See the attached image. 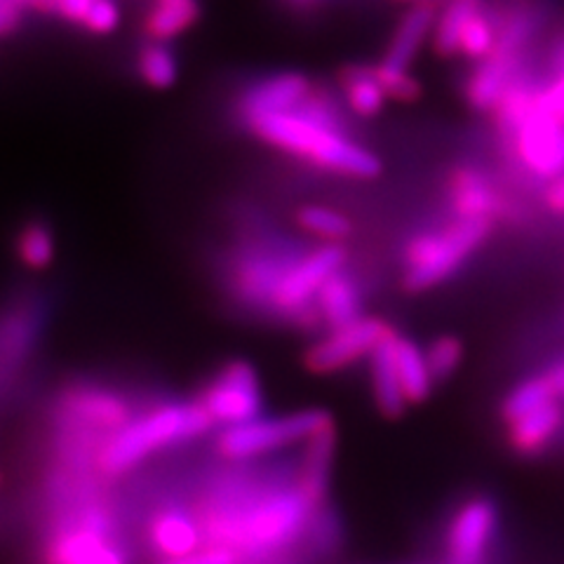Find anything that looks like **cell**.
Returning a JSON list of instances; mask_svg holds the SVG:
<instances>
[{
    "instance_id": "23",
    "label": "cell",
    "mask_w": 564,
    "mask_h": 564,
    "mask_svg": "<svg viewBox=\"0 0 564 564\" xmlns=\"http://www.w3.org/2000/svg\"><path fill=\"white\" fill-rule=\"evenodd\" d=\"M200 20L198 0H176V3H155L151 14L147 17V33L149 39L165 43L176 39L184 31Z\"/></svg>"
},
{
    "instance_id": "8",
    "label": "cell",
    "mask_w": 564,
    "mask_h": 564,
    "mask_svg": "<svg viewBox=\"0 0 564 564\" xmlns=\"http://www.w3.org/2000/svg\"><path fill=\"white\" fill-rule=\"evenodd\" d=\"M346 252L339 245H323L315 250L299 257L292 269L280 280V285L273 292V299L269 308L288 315H302L308 311L311 304H315L317 292L323 290L325 282L344 271Z\"/></svg>"
},
{
    "instance_id": "10",
    "label": "cell",
    "mask_w": 564,
    "mask_h": 564,
    "mask_svg": "<svg viewBox=\"0 0 564 564\" xmlns=\"http://www.w3.org/2000/svg\"><path fill=\"white\" fill-rule=\"evenodd\" d=\"M499 529L497 503L473 497L454 510L445 532L447 564H485Z\"/></svg>"
},
{
    "instance_id": "21",
    "label": "cell",
    "mask_w": 564,
    "mask_h": 564,
    "mask_svg": "<svg viewBox=\"0 0 564 564\" xmlns=\"http://www.w3.org/2000/svg\"><path fill=\"white\" fill-rule=\"evenodd\" d=\"M395 362H398V375H400V383L408 402L426 400L435 383L426 350H421L410 339L395 337Z\"/></svg>"
},
{
    "instance_id": "29",
    "label": "cell",
    "mask_w": 564,
    "mask_h": 564,
    "mask_svg": "<svg viewBox=\"0 0 564 564\" xmlns=\"http://www.w3.org/2000/svg\"><path fill=\"white\" fill-rule=\"evenodd\" d=\"M20 257L31 269H45L55 259V240L45 224H29L20 236Z\"/></svg>"
},
{
    "instance_id": "1",
    "label": "cell",
    "mask_w": 564,
    "mask_h": 564,
    "mask_svg": "<svg viewBox=\"0 0 564 564\" xmlns=\"http://www.w3.org/2000/svg\"><path fill=\"white\" fill-rule=\"evenodd\" d=\"M321 494L306 475L299 482L224 485L198 513L207 545L231 549L245 562L271 557L302 539Z\"/></svg>"
},
{
    "instance_id": "27",
    "label": "cell",
    "mask_w": 564,
    "mask_h": 564,
    "mask_svg": "<svg viewBox=\"0 0 564 564\" xmlns=\"http://www.w3.org/2000/svg\"><path fill=\"white\" fill-rule=\"evenodd\" d=\"M176 59L163 43H151L139 55V76L147 85L155 90H167L170 85L176 83Z\"/></svg>"
},
{
    "instance_id": "20",
    "label": "cell",
    "mask_w": 564,
    "mask_h": 564,
    "mask_svg": "<svg viewBox=\"0 0 564 564\" xmlns=\"http://www.w3.org/2000/svg\"><path fill=\"white\" fill-rule=\"evenodd\" d=\"M360 306L358 282L346 271L334 273L315 296V313L321 321H325L329 332L362 317Z\"/></svg>"
},
{
    "instance_id": "6",
    "label": "cell",
    "mask_w": 564,
    "mask_h": 564,
    "mask_svg": "<svg viewBox=\"0 0 564 564\" xmlns=\"http://www.w3.org/2000/svg\"><path fill=\"white\" fill-rule=\"evenodd\" d=\"M47 564H130L128 551L113 536V522L99 506H90L70 516L52 534Z\"/></svg>"
},
{
    "instance_id": "12",
    "label": "cell",
    "mask_w": 564,
    "mask_h": 564,
    "mask_svg": "<svg viewBox=\"0 0 564 564\" xmlns=\"http://www.w3.org/2000/svg\"><path fill=\"white\" fill-rule=\"evenodd\" d=\"M299 257L302 254H294L288 247L275 245H263L245 252L236 267V288L240 296L250 304L269 306L280 280L285 278Z\"/></svg>"
},
{
    "instance_id": "15",
    "label": "cell",
    "mask_w": 564,
    "mask_h": 564,
    "mask_svg": "<svg viewBox=\"0 0 564 564\" xmlns=\"http://www.w3.org/2000/svg\"><path fill=\"white\" fill-rule=\"evenodd\" d=\"M449 203L454 217L494 219L503 212V200L489 176L475 167H462L452 174Z\"/></svg>"
},
{
    "instance_id": "14",
    "label": "cell",
    "mask_w": 564,
    "mask_h": 564,
    "mask_svg": "<svg viewBox=\"0 0 564 564\" xmlns=\"http://www.w3.org/2000/svg\"><path fill=\"white\" fill-rule=\"evenodd\" d=\"M313 93V85L302 74H278L254 83L240 99L242 120L292 111Z\"/></svg>"
},
{
    "instance_id": "7",
    "label": "cell",
    "mask_w": 564,
    "mask_h": 564,
    "mask_svg": "<svg viewBox=\"0 0 564 564\" xmlns=\"http://www.w3.org/2000/svg\"><path fill=\"white\" fill-rule=\"evenodd\" d=\"M508 141L524 172L536 176V180L551 182L564 174V120L543 109L539 90L532 109H529L518 130L508 134Z\"/></svg>"
},
{
    "instance_id": "11",
    "label": "cell",
    "mask_w": 564,
    "mask_h": 564,
    "mask_svg": "<svg viewBox=\"0 0 564 564\" xmlns=\"http://www.w3.org/2000/svg\"><path fill=\"white\" fill-rule=\"evenodd\" d=\"M391 332L393 329L379 317H358L339 329H332L327 339L317 341L306 352V365L315 375L337 372L365 356H372Z\"/></svg>"
},
{
    "instance_id": "19",
    "label": "cell",
    "mask_w": 564,
    "mask_h": 564,
    "mask_svg": "<svg viewBox=\"0 0 564 564\" xmlns=\"http://www.w3.org/2000/svg\"><path fill=\"white\" fill-rule=\"evenodd\" d=\"M435 22H437V8L412 6V10L400 20L393 33V41L388 45L381 64L395 70H408L421 45L426 43L431 31H435Z\"/></svg>"
},
{
    "instance_id": "16",
    "label": "cell",
    "mask_w": 564,
    "mask_h": 564,
    "mask_svg": "<svg viewBox=\"0 0 564 564\" xmlns=\"http://www.w3.org/2000/svg\"><path fill=\"white\" fill-rule=\"evenodd\" d=\"M564 426V410L560 398L545 402L543 408L510 423L508 443L522 456H536L551 447Z\"/></svg>"
},
{
    "instance_id": "26",
    "label": "cell",
    "mask_w": 564,
    "mask_h": 564,
    "mask_svg": "<svg viewBox=\"0 0 564 564\" xmlns=\"http://www.w3.org/2000/svg\"><path fill=\"white\" fill-rule=\"evenodd\" d=\"M555 398H557V393L553 391L551 381L545 379V375H541V377H534V379H527V381L518 383L513 391L508 393V398L503 400L501 414L508 423H513V421L527 416L529 412L543 408L545 402H551Z\"/></svg>"
},
{
    "instance_id": "5",
    "label": "cell",
    "mask_w": 564,
    "mask_h": 564,
    "mask_svg": "<svg viewBox=\"0 0 564 564\" xmlns=\"http://www.w3.org/2000/svg\"><path fill=\"white\" fill-rule=\"evenodd\" d=\"M334 431L332 419L323 410H304L285 416H257L240 426L226 429L217 449L228 462H252L299 443H311L317 435Z\"/></svg>"
},
{
    "instance_id": "30",
    "label": "cell",
    "mask_w": 564,
    "mask_h": 564,
    "mask_svg": "<svg viewBox=\"0 0 564 564\" xmlns=\"http://www.w3.org/2000/svg\"><path fill=\"white\" fill-rule=\"evenodd\" d=\"M426 358L435 381H443V379H449L456 372V367L462 365L464 346L456 337H452V334H445V337L435 339L426 348Z\"/></svg>"
},
{
    "instance_id": "34",
    "label": "cell",
    "mask_w": 564,
    "mask_h": 564,
    "mask_svg": "<svg viewBox=\"0 0 564 564\" xmlns=\"http://www.w3.org/2000/svg\"><path fill=\"white\" fill-rule=\"evenodd\" d=\"M543 203L555 217H564V174L551 180L549 188L543 193Z\"/></svg>"
},
{
    "instance_id": "35",
    "label": "cell",
    "mask_w": 564,
    "mask_h": 564,
    "mask_svg": "<svg viewBox=\"0 0 564 564\" xmlns=\"http://www.w3.org/2000/svg\"><path fill=\"white\" fill-rule=\"evenodd\" d=\"M95 0H57V12L68 22H83V17L90 10Z\"/></svg>"
},
{
    "instance_id": "37",
    "label": "cell",
    "mask_w": 564,
    "mask_h": 564,
    "mask_svg": "<svg viewBox=\"0 0 564 564\" xmlns=\"http://www.w3.org/2000/svg\"><path fill=\"white\" fill-rule=\"evenodd\" d=\"M551 74H564V33L551 47Z\"/></svg>"
},
{
    "instance_id": "33",
    "label": "cell",
    "mask_w": 564,
    "mask_h": 564,
    "mask_svg": "<svg viewBox=\"0 0 564 564\" xmlns=\"http://www.w3.org/2000/svg\"><path fill=\"white\" fill-rule=\"evenodd\" d=\"M158 564H245V560L231 549H221V545H205V549L191 553V555L174 557V560H161Z\"/></svg>"
},
{
    "instance_id": "22",
    "label": "cell",
    "mask_w": 564,
    "mask_h": 564,
    "mask_svg": "<svg viewBox=\"0 0 564 564\" xmlns=\"http://www.w3.org/2000/svg\"><path fill=\"white\" fill-rule=\"evenodd\" d=\"M341 87L346 95V104L356 116L369 118L383 109L386 90L377 76L375 66H350L344 70Z\"/></svg>"
},
{
    "instance_id": "2",
    "label": "cell",
    "mask_w": 564,
    "mask_h": 564,
    "mask_svg": "<svg viewBox=\"0 0 564 564\" xmlns=\"http://www.w3.org/2000/svg\"><path fill=\"white\" fill-rule=\"evenodd\" d=\"M267 144L304 158L306 163L352 180H372L381 172L379 158L350 139L337 104L325 93H311L292 111L245 122Z\"/></svg>"
},
{
    "instance_id": "18",
    "label": "cell",
    "mask_w": 564,
    "mask_h": 564,
    "mask_svg": "<svg viewBox=\"0 0 564 564\" xmlns=\"http://www.w3.org/2000/svg\"><path fill=\"white\" fill-rule=\"evenodd\" d=\"M524 57H503L494 52L491 57L480 62L475 74L468 80V101L478 111H489L499 104L501 95L508 90V85L522 74Z\"/></svg>"
},
{
    "instance_id": "4",
    "label": "cell",
    "mask_w": 564,
    "mask_h": 564,
    "mask_svg": "<svg viewBox=\"0 0 564 564\" xmlns=\"http://www.w3.org/2000/svg\"><path fill=\"white\" fill-rule=\"evenodd\" d=\"M491 219H462L435 231L419 234L404 250V288L410 292L431 290L445 282L487 240Z\"/></svg>"
},
{
    "instance_id": "31",
    "label": "cell",
    "mask_w": 564,
    "mask_h": 564,
    "mask_svg": "<svg viewBox=\"0 0 564 564\" xmlns=\"http://www.w3.org/2000/svg\"><path fill=\"white\" fill-rule=\"evenodd\" d=\"M375 68H377V76H379L388 97H393L398 101H414L421 95L419 83L408 74V70H395V68H388L383 64H379Z\"/></svg>"
},
{
    "instance_id": "41",
    "label": "cell",
    "mask_w": 564,
    "mask_h": 564,
    "mask_svg": "<svg viewBox=\"0 0 564 564\" xmlns=\"http://www.w3.org/2000/svg\"><path fill=\"white\" fill-rule=\"evenodd\" d=\"M404 3H410V0H404Z\"/></svg>"
},
{
    "instance_id": "28",
    "label": "cell",
    "mask_w": 564,
    "mask_h": 564,
    "mask_svg": "<svg viewBox=\"0 0 564 564\" xmlns=\"http://www.w3.org/2000/svg\"><path fill=\"white\" fill-rule=\"evenodd\" d=\"M299 224H302L304 231L317 238H325L329 242L344 240L352 231L350 221L341 215V212H334L321 205H308L299 212Z\"/></svg>"
},
{
    "instance_id": "40",
    "label": "cell",
    "mask_w": 564,
    "mask_h": 564,
    "mask_svg": "<svg viewBox=\"0 0 564 564\" xmlns=\"http://www.w3.org/2000/svg\"><path fill=\"white\" fill-rule=\"evenodd\" d=\"M155 3H176V0H155Z\"/></svg>"
},
{
    "instance_id": "17",
    "label": "cell",
    "mask_w": 564,
    "mask_h": 564,
    "mask_svg": "<svg viewBox=\"0 0 564 564\" xmlns=\"http://www.w3.org/2000/svg\"><path fill=\"white\" fill-rule=\"evenodd\" d=\"M395 337L398 334L391 332L388 337L375 348L372 356H369V372H372V391L377 408L386 416H400L408 408V398H404L400 375H398V362H395Z\"/></svg>"
},
{
    "instance_id": "25",
    "label": "cell",
    "mask_w": 564,
    "mask_h": 564,
    "mask_svg": "<svg viewBox=\"0 0 564 564\" xmlns=\"http://www.w3.org/2000/svg\"><path fill=\"white\" fill-rule=\"evenodd\" d=\"M497 41H499V26L482 8L480 12H475L468 20V24L464 26L462 39H458L456 55L475 59V62H485L487 57H491V52L497 50Z\"/></svg>"
},
{
    "instance_id": "9",
    "label": "cell",
    "mask_w": 564,
    "mask_h": 564,
    "mask_svg": "<svg viewBox=\"0 0 564 564\" xmlns=\"http://www.w3.org/2000/svg\"><path fill=\"white\" fill-rule=\"evenodd\" d=\"M215 423H224L226 429L240 426V423L261 416L263 398L254 369L242 362H228L221 372L212 379L198 400Z\"/></svg>"
},
{
    "instance_id": "3",
    "label": "cell",
    "mask_w": 564,
    "mask_h": 564,
    "mask_svg": "<svg viewBox=\"0 0 564 564\" xmlns=\"http://www.w3.org/2000/svg\"><path fill=\"white\" fill-rule=\"evenodd\" d=\"M212 426H215V421L200 402L161 404V408L128 419L116 433H111L97 456L99 470L109 478H116V475L144 464L158 452L205 435Z\"/></svg>"
},
{
    "instance_id": "38",
    "label": "cell",
    "mask_w": 564,
    "mask_h": 564,
    "mask_svg": "<svg viewBox=\"0 0 564 564\" xmlns=\"http://www.w3.org/2000/svg\"><path fill=\"white\" fill-rule=\"evenodd\" d=\"M412 6H426V8H445L449 0H410Z\"/></svg>"
},
{
    "instance_id": "39",
    "label": "cell",
    "mask_w": 564,
    "mask_h": 564,
    "mask_svg": "<svg viewBox=\"0 0 564 564\" xmlns=\"http://www.w3.org/2000/svg\"><path fill=\"white\" fill-rule=\"evenodd\" d=\"M292 3H299V6H306V3H313V0H292Z\"/></svg>"
},
{
    "instance_id": "24",
    "label": "cell",
    "mask_w": 564,
    "mask_h": 564,
    "mask_svg": "<svg viewBox=\"0 0 564 564\" xmlns=\"http://www.w3.org/2000/svg\"><path fill=\"white\" fill-rule=\"evenodd\" d=\"M485 6L482 0H449L437 14L435 31H433V47L440 57H452L458 50V39L475 12H480Z\"/></svg>"
},
{
    "instance_id": "13",
    "label": "cell",
    "mask_w": 564,
    "mask_h": 564,
    "mask_svg": "<svg viewBox=\"0 0 564 564\" xmlns=\"http://www.w3.org/2000/svg\"><path fill=\"white\" fill-rule=\"evenodd\" d=\"M149 541L161 560L196 553L207 545L203 522L188 508H163L149 522Z\"/></svg>"
},
{
    "instance_id": "36",
    "label": "cell",
    "mask_w": 564,
    "mask_h": 564,
    "mask_svg": "<svg viewBox=\"0 0 564 564\" xmlns=\"http://www.w3.org/2000/svg\"><path fill=\"white\" fill-rule=\"evenodd\" d=\"M545 379L551 381L557 398H564V360H560L553 367L545 369Z\"/></svg>"
},
{
    "instance_id": "32",
    "label": "cell",
    "mask_w": 564,
    "mask_h": 564,
    "mask_svg": "<svg viewBox=\"0 0 564 564\" xmlns=\"http://www.w3.org/2000/svg\"><path fill=\"white\" fill-rule=\"evenodd\" d=\"M120 22V12L113 0H95L87 10V14L83 17V26L93 33H111Z\"/></svg>"
}]
</instances>
